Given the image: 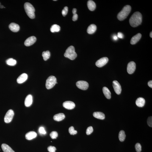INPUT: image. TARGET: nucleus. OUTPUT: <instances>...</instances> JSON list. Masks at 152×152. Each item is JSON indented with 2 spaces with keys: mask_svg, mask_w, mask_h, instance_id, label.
<instances>
[{
  "mask_svg": "<svg viewBox=\"0 0 152 152\" xmlns=\"http://www.w3.org/2000/svg\"><path fill=\"white\" fill-rule=\"evenodd\" d=\"M136 69V64L134 62H131L128 63L127 67V71L130 74L134 73Z\"/></svg>",
  "mask_w": 152,
  "mask_h": 152,
  "instance_id": "nucleus-10",
  "label": "nucleus"
},
{
  "mask_svg": "<svg viewBox=\"0 0 152 152\" xmlns=\"http://www.w3.org/2000/svg\"><path fill=\"white\" fill-rule=\"evenodd\" d=\"M109 61V59L107 57L101 58L97 61L95 63V65L97 67H101L105 65Z\"/></svg>",
  "mask_w": 152,
  "mask_h": 152,
  "instance_id": "nucleus-8",
  "label": "nucleus"
},
{
  "mask_svg": "<svg viewBox=\"0 0 152 152\" xmlns=\"http://www.w3.org/2000/svg\"><path fill=\"white\" fill-rule=\"evenodd\" d=\"M63 107L68 110L73 109L75 108V105L73 102L67 101L63 103Z\"/></svg>",
  "mask_w": 152,
  "mask_h": 152,
  "instance_id": "nucleus-12",
  "label": "nucleus"
},
{
  "mask_svg": "<svg viewBox=\"0 0 152 152\" xmlns=\"http://www.w3.org/2000/svg\"><path fill=\"white\" fill-rule=\"evenodd\" d=\"M24 9L26 13L29 18L33 19L35 18V9L32 4L26 2L24 5Z\"/></svg>",
  "mask_w": 152,
  "mask_h": 152,
  "instance_id": "nucleus-3",
  "label": "nucleus"
},
{
  "mask_svg": "<svg viewBox=\"0 0 152 152\" xmlns=\"http://www.w3.org/2000/svg\"><path fill=\"white\" fill-rule=\"evenodd\" d=\"M73 15L74 14H75L76 13V12H77V9L76 8H74L73 9Z\"/></svg>",
  "mask_w": 152,
  "mask_h": 152,
  "instance_id": "nucleus-41",
  "label": "nucleus"
},
{
  "mask_svg": "<svg viewBox=\"0 0 152 152\" xmlns=\"http://www.w3.org/2000/svg\"><path fill=\"white\" fill-rule=\"evenodd\" d=\"M150 37H151V38H152V32L150 33Z\"/></svg>",
  "mask_w": 152,
  "mask_h": 152,
  "instance_id": "nucleus-43",
  "label": "nucleus"
},
{
  "mask_svg": "<svg viewBox=\"0 0 152 152\" xmlns=\"http://www.w3.org/2000/svg\"><path fill=\"white\" fill-rule=\"evenodd\" d=\"M93 115L95 118L100 120H103L105 118V114L102 112H95L94 113Z\"/></svg>",
  "mask_w": 152,
  "mask_h": 152,
  "instance_id": "nucleus-20",
  "label": "nucleus"
},
{
  "mask_svg": "<svg viewBox=\"0 0 152 152\" xmlns=\"http://www.w3.org/2000/svg\"><path fill=\"white\" fill-rule=\"evenodd\" d=\"M148 85L150 87L152 88V81H150L148 83Z\"/></svg>",
  "mask_w": 152,
  "mask_h": 152,
  "instance_id": "nucleus-40",
  "label": "nucleus"
},
{
  "mask_svg": "<svg viewBox=\"0 0 152 152\" xmlns=\"http://www.w3.org/2000/svg\"><path fill=\"white\" fill-rule=\"evenodd\" d=\"M69 132L70 135H74L76 134H77V131L76 130H74V128L73 126H72L70 127L69 128Z\"/></svg>",
  "mask_w": 152,
  "mask_h": 152,
  "instance_id": "nucleus-29",
  "label": "nucleus"
},
{
  "mask_svg": "<svg viewBox=\"0 0 152 152\" xmlns=\"http://www.w3.org/2000/svg\"><path fill=\"white\" fill-rule=\"evenodd\" d=\"M103 91L105 96L107 99H110L111 98V93L110 91L106 87H103Z\"/></svg>",
  "mask_w": 152,
  "mask_h": 152,
  "instance_id": "nucleus-23",
  "label": "nucleus"
},
{
  "mask_svg": "<svg viewBox=\"0 0 152 152\" xmlns=\"http://www.w3.org/2000/svg\"><path fill=\"white\" fill-rule=\"evenodd\" d=\"M42 56L43 57L44 60L45 61H46L51 56V53L49 51H44L42 53Z\"/></svg>",
  "mask_w": 152,
  "mask_h": 152,
  "instance_id": "nucleus-28",
  "label": "nucleus"
},
{
  "mask_svg": "<svg viewBox=\"0 0 152 152\" xmlns=\"http://www.w3.org/2000/svg\"><path fill=\"white\" fill-rule=\"evenodd\" d=\"M142 36V34L140 33H139L133 37L131 41V44L132 45L136 44L140 40Z\"/></svg>",
  "mask_w": 152,
  "mask_h": 152,
  "instance_id": "nucleus-15",
  "label": "nucleus"
},
{
  "mask_svg": "<svg viewBox=\"0 0 152 152\" xmlns=\"http://www.w3.org/2000/svg\"><path fill=\"white\" fill-rule=\"evenodd\" d=\"M145 99L142 97L137 98L136 101V105L139 107H143L145 105Z\"/></svg>",
  "mask_w": 152,
  "mask_h": 152,
  "instance_id": "nucleus-18",
  "label": "nucleus"
},
{
  "mask_svg": "<svg viewBox=\"0 0 152 152\" xmlns=\"http://www.w3.org/2000/svg\"><path fill=\"white\" fill-rule=\"evenodd\" d=\"M54 1H56L57 0H54Z\"/></svg>",
  "mask_w": 152,
  "mask_h": 152,
  "instance_id": "nucleus-44",
  "label": "nucleus"
},
{
  "mask_svg": "<svg viewBox=\"0 0 152 152\" xmlns=\"http://www.w3.org/2000/svg\"><path fill=\"white\" fill-rule=\"evenodd\" d=\"M135 147L136 151L137 152H140L142 151V146L140 143H136Z\"/></svg>",
  "mask_w": 152,
  "mask_h": 152,
  "instance_id": "nucleus-32",
  "label": "nucleus"
},
{
  "mask_svg": "<svg viewBox=\"0 0 152 152\" xmlns=\"http://www.w3.org/2000/svg\"><path fill=\"white\" fill-rule=\"evenodd\" d=\"M93 131V129L92 127L90 126L87 128L86 131V134L87 135H89L92 134Z\"/></svg>",
  "mask_w": 152,
  "mask_h": 152,
  "instance_id": "nucleus-31",
  "label": "nucleus"
},
{
  "mask_svg": "<svg viewBox=\"0 0 152 152\" xmlns=\"http://www.w3.org/2000/svg\"><path fill=\"white\" fill-rule=\"evenodd\" d=\"M6 63L8 65L13 66L16 65L17 62L16 60L12 58H9L6 61Z\"/></svg>",
  "mask_w": 152,
  "mask_h": 152,
  "instance_id": "nucleus-27",
  "label": "nucleus"
},
{
  "mask_svg": "<svg viewBox=\"0 0 152 152\" xmlns=\"http://www.w3.org/2000/svg\"><path fill=\"white\" fill-rule=\"evenodd\" d=\"M112 38L115 41L117 40L118 39V37L116 35H114L113 36Z\"/></svg>",
  "mask_w": 152,
  "mask_h": 152,
  "instance_id": "nucleus-39",
  "label": "nucleus"
},
{
  "mask_svg": "<svg viewBox=\"0 0 152 152\" xmlns=\"http://www.w3.org/2000/svg\"><path fill=\"white\" fill-rule=\"evenodd\" d=\"M27 78V75L26 73H23L17 79V82L18 84H22L26 81Z\"/></svg>",
  "mask_w": 152,
  "mask_h": 152,
  "instance_id": "nucleus-13",
  "label": "nucleus"
},
{
  "mask_svg": "<svg viewBox=\"0 0 152 152\" xmlns=\"http://www.w3.org/2000/svg\"><path fill=\"white\" fill-rule=\"evenodd\" d=\"M65 118V115L63 113H60L56 114L53 117V119L56 121H61Z\"/></svg>",
  "mask_w": 152,
  "mask_h": 152,
  "instance_id": "nucleus-19",
  "label": "nucleus"
},
{
  "mask_svg": "<svg viewBox=\"0 0 152 152\" xmlns=\"http://www.w3.org/2000/svg\"><path fill=\"white\" fill-rule=\"evenodd\" d=\"M142 15L140 12H134L130 19V24L133 27H137L142 23Z\"/></svg>",
  "mask_w": 152,
  "mask_h": 152,
  "instance_id": "nucleus-1",
  "label": "nucleus"
},
{
  "mask_svg": "<svg viewBox=\"0 0 152 152\" xmlns=\"http://www.w3.org/2000/svg\"><path fill=\"white\" fill-rule=\"evenodd\" d=\"M60 26L56 24L52 25L50 29L51 32H58L60 31Z\"/></svg>",
  "mask_w": 152,
  "mask_h": 152,
  "instance_id": "nucleus-25",
  "label": "nucleus"
},
{
  "mask_svg": "<svg viewBox=\"0 0 152 152\" xmlns=\"http://www.w3.org/2000/svg\"><path fill=\"white\" fill-rule=\"evenodd\" d=\"M1 5V3L0 2V5Z\"/></svg>",
  "mask_w": 152,
  "mask_h": 152,
  "instance_id": "nucleus-45",
  "label": "nucleus"
},
{
  "mask_svg": "<svg viewBox=\"0 0 152 152\" xmlns=\"http://www.w3.org/2000/svg\"><path fill=\"white\" fill-rule=\"evenodd\" d=\"M56 150L55 147L50 146L48 148V150L49 152H55Z\"/></svg>",
  "mask_w": 152,
  "mask_h": 152,
  "instance_id": "nucleus-35",
  "label": "nucleus"
},
{
  "mask_svg": "<svg viewBox=\"0 0 152 152\" xmlns=\"http://www.w3.org/2000/svg\"><path fill=\"white\" fill-rule=\"evenodd\" d=\"M37 134L35 131H31L26 133V138L28 140H31L37 137Z\"/></svg>",
  "mask_w": 152,
  "mask_h": 152,
  "instance_id": "nucleus-17",
  "label": "nucleus"
},
{
  "mask_svg": "<svg viewBox=\"0 0 152 152\" xmlns=\"http://www.w3.org/2000/svg\"><path fill=\"white\" fill-rule=\"evenodd\" d=\"M113 86L115 93L117 94H120L121 91V88L118 81L116 80L114 81L113 82Z\"/></svg>",
  "mask_w": 152,
  "mask_h": 152,
  "instance_id": "nucleus-9",
  "label": "nucleus"
},
{
  "mask_svg": "<svg viewBox=\"0 0 152 152\" xmlns=\"http://www.w3.org/2000/svg\"><path fill=\"white\" fill-rule=\"evenodd\" d=\"M65 57L71 60H74L77 57V54L75 52L74 47L71 46L67 48L64 54Z\"/></svg>",
  "mask_w": 152,
  "mask_h": 152,
  "instance_id": "nucleus-4",
  "label": "nucleus"
},
{
  "mask_svg": "<svg viewBox=\"0 0 152 152\" xmlns=\"http://www.w3.org/2000/svg\"><path fill=\"white\" fill-rule=\"evenodd\" d=\"M36 41V37L34 36H32L26 39L25 42L24 44L26 46H30L33 45Z\"/></svg>",
  "mask_w": 152,
  "mask_h": 152,
  "instance_id": "nucleus-11",
  "label": "nucleus"
},
{
  "mask_svg": "<svg viewBox=\"0 0 152 152\" xmlns=\"http://www.w3.org/2000/svg\"><path fill=\"white\" fill-rule=\"evenodd\" d=\"M68 7H65L64 8V9L62 10V14L63 16H65L66 15L67 13H68Z\"/></svg>",
  "mask_w": 152,
  "mask_h": 152,
  "instance_id": "nucleus-33",
  "label": "nucleus"
},
{
  "mask_svg": "<svg viewBox=\"0 0 152 152\" xmlns=\"http://www.w3.org/2000/svg\"><path fill=\"white\" fill-rule=\"evenodd\" d=\"M147 124L150 127H152V117L150 116L148 117L147 120Z\"/></svg>",
  "mask_w": 152,
  "mask_h": 152,
  "instance_id": "nucleus-36",
  "label": "nucleus"
},
{
  "mask_svg": "<svg viewBox=\"0 0 152 152\" xmlns=\"http://www.w3.org/2000/svg\"><path fill=\"white\" fill-rule=\"evenodd\" d=\"M3 8H5V7H4V6L3 5H0V8L2 9Z\"/></svg>",
  "mask_w": 152,
  "mask_h": 152,
  "instance_id": "nucleus-42",
  "label": "nucleus"
},
{
  "mask_svg": "<svg viewBox=\"0 0 152 152\" xmlns=\"http://www.w3.org/2000/svg\"><path fill=\"white\" fill-rule=\"evenodd\" d=\"M117 37L121 39L123 38L124 37L123 34L121 32H119L117 33Z\"/></svg>",
  "mask_w": 152,
  "mask_h": 152,
  "instance_id": "nucleus-38",
  "label": "nucleus"
},
{
  "mask_svg": "<svg viewBox=\"0 0 152 152\" xmlns=\"http://www.w3.org/2000/svg\"><path fill=\"white\" fill-rule=\"evenodd\" d=\"M131 7L129 5L125 6L118 14L117 18L120 21H123L127 17L131 12Z\"/></svg>",
  "mask_w": 152,
  "mask_h": 152,
  "instance_id": "nucleus-2",
  "label": "nucleus"
},
{
  "mask_svg": "<svg viewBox=\"0 0 152 152\" xmlns=\"http://www.w3.org/2000/svg\"><path fill=\"white\" fill-rule=\"evenodd\" d=\"M78 15L77 14H76L73 15V18H72L73 21H76L78 19Z\"/></svg>",
  "mask_w": 152,
  "mask_h": 152,
  "instance_id": "nucleus-37",
  "label": "nucleus"
},
{
  "mask_svg": "<svg viewBox=\"0 0 152 152\" xmlns=\"http://www.w3.org/2000/svg\"><path fill=\"white\" fill-rule=\"evenodd\" d=\"M96 29L97 27L96 25L92 24L89 26L88 28L87 32L89 34H93L95 32Z\"/></svg>",
  "mask_w": 152,
  "mask_h": 152,
  "instance_id": "nucleus-21",
  "label": "nucleus"
},
{
  "mask_svg": "<svg viewBox=\"0 0 152 152\" xmlns=\"http://www.w3.org/2000/svg\"><path fill=\"white\" fill-rule=\"evenodd\" d=\"M1 147L4 152H15L10 147L5 144H3Z\"/></svg>",
  "mask_w": 152,
  "mask_h": 152,
  "instance_id": "nucleus-24",
  "label": "nucleus"
},
{
  "mask_svg": "<svg viewBox=\"0 0 152 152\" xmlns=\"http://www.w3.org/2000/svg\"><path fill=\"white\" fill-rule=\"evenodd\" d=\"M126 137V136L125 131L123 130L121 131L119 134V139L121 142H123L125 140Z\"/></svg>",
  "mask_w": 152,
  "mask_h": 152,
  "instance_id": "nucleus-26",
  "label": "nucleus"
},
{
  "mask_svg": "<svg viewBox=\"0 0 152 152\" xmlns=\"http://www.w3.org/2000/svg\"><path fill=\"white\" fill-rule=\"evenodd\" d=\"M76 85L78 88L83 90H86L88 88L89 84L87 81H78Z\"/></svg>",
  "mask_w": 152,
  "mask_h": 152,
  "instance_id": "nucleus-7",
  "label": "nucleus"
},
{
  "mask_svg": "<svg viewBox=\"0 0 152 152\" xmlns=\"http://www.w3.org/2000/svg\"><path fill=\"white\" fill-rule=\"evenodd\" d=\"M14 115V111L12 109L7 111L4 117V120L6 123H9L11 122Z\"/></svg>",
  "mask_w": 152,
  "mask_h": 152,
  "instance_id": "nucleus-6",
  "label": "nucleus"
},
{
  "mask_svg": "<svg viewBox=\"0 0 152 152\" xmlns=\"http://www.w3.org/2000/svg\"><path fill=\"white\" fill-rule=\"evenodd\" d=\"M50 136L52 139H56L58 136V133L56 131H52L50 134Z\"/></svg>",
  "mask_w": 152,
  "mask_h": 152,
  "instance_id": "nucleus-30",
  "label": "nucleus"
},
{
  "mask_svg": "<svg viewBox=\"0 0 152 152\" xmlns=\"http://www.w3.org/2000/svg\"><path fill=\"white\" fill-rule=\"evenodd\" d=\"M33 102L32 97L31 94L28 95L26 97L25 101V105L26 107H29L32 104Z\"/></svg>",
  "mask_w": 152,
  "mask_h": 152,
  "instance_id": "nucleus-16",
  "label": "nucleus"
},
{
  "mask_svg": "<svg viewBox=\"0 0 152 152\" xmlns=\"http://www.w3.org/2000/svg\"><path fill=\"white\" fill-rule=\"evenodd\" d=\"M39 131L40 134H46V132L44 128L43 127H41L39 128Z\"/></svg>",
  "mask_w": 152,
  "mask_h": 152,
  "instance_id": "nucleus-34",
  "label": "nucleus"
},
{
  "mask_svg": "<svg viewBox=\"0 0 152 152\" xmlns=\"http://www.w3.org/2000/svg\"><path fill=\"white\" fill-rule=\"evenodd\" d=\"M87 6L89 10L91 11L94 10L96 8V4L95 3L91 0L88 1Z\"/></svg>",
  "mask_w": 152,
  "mask_h": 152,
  "instance_id": "nucleus-22",
  "label": "nucleus"
},
{
  "mask_svg": "<svg viewBox=\"0 0 152 152\" xmlns=\"http://www.w3.org/2000/svg\"><path fill=\"white\" fill-rule=\"evenodd\" d=\"M57 82L56 78L54 76H50L47 79L46 87L48 89H51L54 87Z\"/></svg>",
  "mask_w": 152,
  "mask_h": 152,
  "instance_id": "nucleus-5",
  "label": "nucleus"
},
{
  "mask_svg": "<svg viewBox=\"0 0 152 152\" xmlns=\"http://www.w3.org/2000/svg\"><path fill=\"white\" fill-rule=\"evenodd\" d=\"M9 27L11 31L15 32H18L20 29L19 25L14 23H11L9 25Z\"/></svg>",
  "mask_w": 152,
  "mask_h": 152,
  "instance_id": "nucleus-14",
  "label": "nucleus"
}]
</instances>
